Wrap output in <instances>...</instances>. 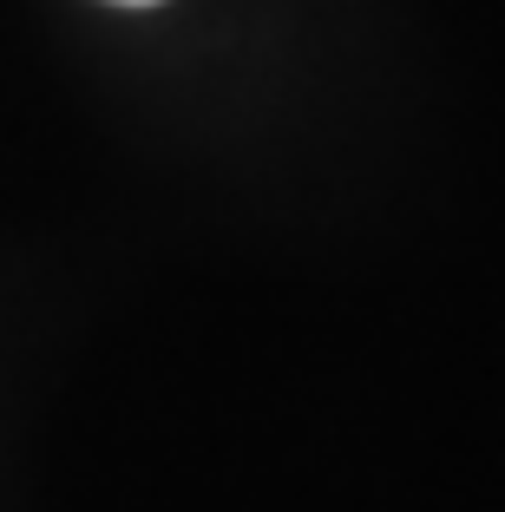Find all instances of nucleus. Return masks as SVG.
Wrapping results in <instances>:
<instances>
[{
	"label": "nucleus",
	"mask_w": 505,
	"mask_h": 512,
	"mask_svg": "<svg viewBox=\"0 0 505 512\" xmlns=\"http://www.w3.org/2000/svg\"><path fill=\"white\" fill-rule=\"evenodd\" d=\"M125 7H151V0H125Z\"/></svg>",
	"instance_id": "1"
}]
</instances>
